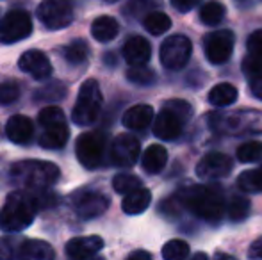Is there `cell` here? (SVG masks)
<instances>
[{"label":"cell","instance_id":"6da1fadb","mask_svg":"<svg viewBox=\"0 0 262 260\" xmlns=\"http://www.w3.org/2000/svg\"><path fill=\"white\" fill-rule=\"evenodd\" d=\"M57 198L50 189H24L13 191L6 200L0 212V230L7 233H18L29 228L34 221L36 214L41 208L54 207Z\"/></svg>","mask_w":262,"mask_h":260},{"label":"cell","instance_id":"7a4b0ae2","mask_svg":"<svg viewBox=\"0 0 262 260\" xmlns=\"http://www.w3.org/2000/svg\"><path fill=\"white\" fill-rule=\"evenodd\" d=\"M182 207H187L198 218L217 223L223 216V193L216 185H187L177 195Z\"/></svg>","mask_w":262,"mask_h":260},{"label":"cell","instance_id":"3957f363","mask_svg":"<svg viewBox=\"0 0 262 260\" xmlns=\"http://www.w3.org/2000/svg\"><path fill=\"white\" fill-rule=\"evenodd\" d=\"M11 177L31 189L50 187L61 177L59 168L45 160H20L11 166Z\"/></svg>","mask_w":262,"mask_h":260},{"label":"cell","instance_id":"277c9868","mask_svg":"<svg viewBox=\"0 0 262 260\" xmlns=\"http://www.w3.org/2000/svg\"><path fill=\"white\" fill-rule=\"evenodd\" d=\"M102 104H104V97H102L100 86L95 79H88L80 86L75 107L72 111L73 123L79 127H88L95 123L100 114Z\"/></svg>","mask_w":262,"mask_h":260},{"label":"cell","instance_id":"5b68a950","mask_svg":"<svg viewBox=\"0 0 262 260\" xmlns=\"http://www.w3.org/2000/svg\"><path fill=\"white\" fill-rule=\"evenodd\" d=\"M107 152V137L104 132H84L75 141V155L79 162L88 170H97L104 162Z\"/></svg>","mask_w":262,"mask_h":260},{"label":"cell","instance_id":"8992f818","mask_svg":"<svg viewBox=\"0 0 262 260\" xmlns=\"http://www.w3.org/2000/svg\"><path fill=\"white\" fill-rule=\"evenodd\" d=\"M193 52V45L191 39L182 34H173L162 41L161 50H159V57L164 68L168 69H180L187 64Z\"/></svg>","mask_w":262,"mask_h":260},{"label":"cell","instance_id":"52a82bcc","mask_svg":"<svg viewBox=\"0 0 262 260\" xmlns=\"http://www.w3.org/2000/svg\"><path fill=\"white\" fill-rule=\"evenodd\" d=\"M31 32H32V18L24 9L9 11L0 20V43H4V45L21 41V39L29 38Z\"/></svg>","mask_w":262,"mask_h":260},{"label":"cell","instance_id":"ba28073f","mask_svg":"<svg viewBox=\"0 0 262 260\" xmlns=\"http://www.w3.org/2000/svg\"><path fill=\"white\" fill-rule=\"evenodd\" d=\"M36 14L50 31L64 29L73 21V7L68 0H43L38 6Z\"/></svg>","mask_w":262,"mask_h":260},{"label":"cell","instance_id":"9c48e42d","mask_svg":"<svg viewBox=\"0 0 262 260\" xmlns=\"http://www.w3.org/2000/svg\"><path fill=\"white\" fill-rule=\"evenodd\" d=\"M235 36L232 31L223 29V31H214L205 36L204 39V52L205 57L212 64H223L230 59L234 52Z\"/></svg>","mask_w":262,"mask_h":260},{"label":"cell","instance_id":"30bf717a","mask_svg":"<svg viewBox=\"0 0 262 260\" xmlns=\"http://www.w3.org/2000/svg\"><path fill=\"white\" fill-rule=\"evenodd\" d=\"M111 160L113 164L120 168H132L139 159L141 153V145L139 141L130 134H121L111 145Z\"/></svg>","mask_w":262,"mask_h":260},{"label":"cell","instance_id":"8fae6325","mask_svg":"<svg viewBox=\"0 0 262 260\" xmlns=\"http://www.w3.org/2000/svg\"><path fill=\"white\" fill-rule=\"evenodd\" d=\"M234 170V160L228 155L220 152L207 153L204 159L198 162L196 175L205 180H214V178H225Z\"/></svg>","mask_w":262,"mask_h":260},{"label":"cell","instance_id":"7c38bea8","mask_svg":"<svg viewBox=\"0 0 262 260\" xmlns=\"http://www.w3.org/2000/svg\"><path fill=\"white\" fill-rule=\"evenodd\" d=\"M109 198L95 191H82L75 196V212L82 219H93L109 208Z\"/></svg>","mask_w":262,"mask_h":260},{"label":"cell","instance_id":"4fadbf2b","mask_svg":"<svg viewBox=\"0 0 262 260\" xmlns=\"http://www.w3.org/2000/svg\"><path fill=\"white\" fill-rule=\"evenodd\" d=\"M184 123L186 122L177 112L164 105L157 118H154V134L162 141H173L182 134Z\"/></svg>","mask_w":262,"mask_h":260},{"label":"cell","instance_id":"5bb4252c","mask_svg":"<svg viewBox=\"0 0 262 260\" xmlns=\"http://www.w3.org/2000/svg\"><path fill=\"white\" fill-rule=\"evenodd\" d=\"M21 72L32 75L36 80H45L52 75V64H50L49 57L41 52V50H27L21 54L20 61H18Z\"/></svg>","mask_w":262,"mask_h":260},{"label":"cell","instance_id":"9a60e30c","mask_svg":"<svg viewBox=\"0 0 262 260\" xmlns=\"http://www.w3.org/2000/svg\"><path fill=\"white\" fill-rule=\"evenodd\" d=\"M104 248V239L98 235H84V237H73L72 241H68L64 248L66 257L73 260H82L95 257L97 253H100Z\"/></svg>","mask_w":262,"mask_h":260},{"label":"cell","instance_id":"2e32d148","mask_svg":"<svg viewBox=\"0 0 262 260\" xmlns=\"http://www.w3.org/2000/svg\"><path fill=\"white\" fill-rule=\"evenodd\" d=\"M34 134V125H32L31 118L24 114H14L7 120L6 123V135L11 143L16 145H27L32 139Z\"/></svg>","mask_w":262,"mask_h":260},{"label":"cell","instance_id":"e0dca14e","mask_svg":"<svg viewBox=\"0 0 262 260\" xmlns=\"http://www.w3.org/2000/svg\"><path fill=\"white\" fill-rule=\"evenodd\" d=\"M152 56V46L143 36H132L123 45V59L130 66L146 64Z\"/></svg>","mask_w":262,"mask_h":260},{"label":"cell","instance_id":"ac0fdd59","mask_svg":"<svg viewBox=\"0 0 262 260\" xmlns=\"http://www.w3.org/2000/svg\"><path fill=\"white\" fill-rule=\"evenodd\" d=\"M154 118H156V116H154L152 105L138 104L125 111L123 118H121V123H123V127L128 130H143L154 122Z\"/></svg>","mask_w":262,"mask_h":260},{"label":"cell","instance_id":"d6986e66","mask_svg":"<svg viewBox=\"0 0 262 260\" xmlns=\"http://www.w3.org/2000/svg\"><path fill=\"white\" fill-rule=\"evenodd\" d=\"M55 257V251L49 243L38 239H25L21 237L18 246V258L25 260H50Z\"/></svg>","mask_w":262,"mask_h":260},{"label":"cell","instance_id":"ffe728a7","mask_svg":"<svg viewBox=\"0 0 262 260\" xmlns=\"http://www.w3.org/2000/svg\"><path fill=\"white\" fill-rule=\"evenodd\" d=\"M123 196L125 198H123V203H121V208H123L125 214H130V216L141 214L152 203V193L143 187V185H139L138 189L127 193Z\"/></svg>","mask_w":262,"mask_h":260},{"label":"cell","instance_id":"44dd1931","mask_svg":"<svg viewBox=\"0 0 262 260\" xmlns=\"http://www.w3.org/2000/svg\"><path fill=\"white\" fill-rule=\"evenodd\" d=\"M166 162H168V152L164 146L161 145H152L146 148V152L143 153L141 159V168L150 175H157L164 170Z\"/></svg>","mask_w":262,"mask_h":260},{"label":"cell","instance_id":"7402d4cb","mask_svg":"<svg viewBox=\"0 0 262 260\" xmlns=\"http://www.w3.org/2000/svg\"><path fill=\"white\" fill-rule=\"evenodd\" d=\"M70 132L66 123H55V125L45 127V132L39 137V146L47 150H59L68 143Z\"/></svg>","mask_w":262,"mask_h":260},{"label":"cell","instance_id":"603a6c76","mask_svg":"<svg viewBox=\"0 0 262 260\" xmlns=\"http://www.w3.org/2000/svg\"><path fill=\"white\" fill-rule=\"evenodd\" d=\"M120 32V23L116 21V18L113 16H98L97 20L91 23V34L97 41L100 43H109Z\"/></svg>","mask_w":262,"mask_h":260},{"label":"cell","instance_id":"cb8c5ba5","mask_svg":"<svg viewBox=\"0 0 262 260\" xmlns=\"http://www.w3.org/2000/svg\"><path fill=\"white\" fill-rule=\"evenodd\" d=\"M237 87L234 84L221 82L209 91V102L216 107H228L237 100Z\"/></svg>","mask_w":262,"mask_h":260},{"label":"cell","instance_id":"d4e9b609","mask_svg":"<svg viewBox=\"0 0 262 260\" xmlns=\"http://www.w3.org/2000/svg\"><path fill=\"white\" fill-rule=\"evenodd\" d=\"M143 27H145L150 34L161 36L171 29V18L166 13H162V11L154 9L145 14V18H143Z\"/></svg>","mask_w":262,"mask_h":260},{"label":"cell","instance_id":"484cf974","mask_svg":"<svg viewBox=\"0 0 262 260\" xmlns=\"http://www.w3.org/2000/svg\"><path fill=\"white\" fill-rule=\"evenodd\" d=\"M225 13H227V9L223 4H220L217 0H209L200 9V21L204 25H217L223 20Z\"/></svg>","mask_w":262,"mask_h":260},{"label":"cell","instance_id":"4316f807","mask_svg":"<svg viewBox=\"0 0 262 260\" xmlns=\"http://www.w3.org/2000/svg\"><path fill=\"white\" fill-rule=\"evenodd\" d=\"M62 56L70 64H82L90 56V46H88V43L84 39H75L68 46H64Z\"/></svg>","mask_w":262,"mask_h":260},{"label":"cell","instance_id":"83f0119b","mask_svg":"<svg viewBox=\"0 0 262 260\" xmlns=\"http://www.w3.org/2000/svg\"><path fill=\"white\" fill-rule=\"evenodd\" d=\"M237 185L245 193H260L262 191V166L257 170L243 171L237 178Z\"/></svg>","mask_w":262,"mask_h":260},{"label":"cell","instance_id":"f1b7e54d","mask_svg":"<svg viewBox=\"0 0 262 260\" xmlns=\"http://www.w3.org/2000/svg\"><path fill=\"white\" fill-rule=\"evenodd\" d=\"M66 97V86L62 82H50L45 87L38 89V93L34 94L36 102H47V104H54Z\"/></svg>","mask_w":262,"mask_h":260},{"label":"cell","instance_id":"f546056e","mask_svg":"<svg viewBox=\"0 0 262 260\" xmlns=\"http://www.w3.org/2000/svg\"><path fill=\"white\" fill-rule=\"evenodd\" d=\"M237 160L239 162H245V164H250V162H259L262 160V143L260 141H250V143H245L237 148Z\"/></svg>","mask_w":262,"mask_h":260},{"label":"cell","instance_id":"4dcf8cb0","mask_svg":"<svg viewBox=\"0 0 262 260\" xmlns=\"http://www.w3.org/2000/svg\"><path fill=\"white\" fill-rule=\"evenodd\" d=\"M127 79L134 84H139V86H148L156 80V73L146 64H136L130 66V69L127 72Z\"/></svg>","mask_w":262,"mask_h":260},{"label":"cell","instance_id":"1f68e13d","mask_svg":"<svg viewBox=\"0 0 262 260\" xmlns=\"http://www.w3.org/2000/svg\"><path fill=\"white\" fill-rule=\"evenodd\" d=\"M162 257L166 260H182L189 257V246H187L186 241L180 239L168 241L162 248Z\"/></svg>","mask_w":262,"mask_h":260},{"label":"cell","instance_id":"d6a6232c","mask_svg":"<svg viewBox=\"0 0 262 260\" xmlns=\"http://www.w3.org/2000/svg\"><path fill=\"white\" fill-rule=\"evenodd\" d=\"M250 214V200L243 196H232L228 203V218L232 221H245Z\"/></svg>","mask_w":262,"mask_h":260},{"label":"cell","instance_id":"836d02e7","mask_svg":"<svg viewBox=\"0 0 262 260\" xmlns=\"http://www.w3.org/2000/svg\"><path fill=\"white\" fill-rule=\"evenodd\" d=\"M141 185V180L130 173H120L113 178V189L118 195H127Z\"/></svg>","mask_w":262,"mask_h":260},{"label":"cell","instance_id":"e575fe53","mask_svg":"<svg viewBox=\"0 0 262 260\" xmlns=\"http://www.w3.org/2000/svg\"><path fill=\"white\" fill-rule=\"evenodd\" d=\"M241 68H243V73H245L250 80L262 77V54L250 52L248 56L243 59Z\"/></svg>","mask_w":262,"mask_h":260},{"label":"cell","instance_id":"d590c367","mask_svg":"<svg viewBox=\"0 0 262 260\" xmlns=\"http://www.w3.org/2000/svg\"><path fill=\"white\" fill-rule=\"evenodd\" d=\"M162 4V0H130L128 6L125 7V13L130 14V16H145L146 13L157 9Z\"/></svg>","mask_w":262,"mask_h":260},{"label":"cell","instance_id":"8d00e7d4","mask_svg":"<svg viewBox=\"0 0 262 260\" xmlns=\"http://www.w3.org/2000/svg\"><path fill=\"white\" fill-rule=\"evenodd\" d=\"M38 122L41 127L55 125V123H64V112L57 105H47L38 114Z\"/></svg>","mask_w":262,"mask_h":260},{"label":"cell","instance_id":"74e56055","mask_svg":"<svg viewBox=\"0 0 262 260\" xmlns=\"http://www.w3.org/2000/svg\"><path fill=\"white\" fill-rule=\"evenodd\" d=\"M21 237L7 235L0 237V260H13L18 258V246H20Z\"/></svg>","mask_w":262,"mask_h":260},{"label":"cell","instance_id":"f35d334b","mask_svg":"<svg viewBox=\"0 0 262 260\" xmlns=\"http://www.w3.org/2000/svg\"><path fill=\"white\" fill-rule=\"evenodd\" d=\"M20 98V86L13 80L0 86V105H11Z\"/></svg>","mask_w":262,"mask_h":260},{"label":"cell","instance_id":"ab89813d","mask_svg":"<svg viewBox=\"0 0 262 260\" xmlns=\"http://www.w3.org/2000/svg\"><path fill=\"white\" fill-rule=\"evenodd\" d=\"M166 107L171 109L173 112H177L184 122H187V120L193 116V107H191L186 100H169L168 104H166Z\"/></svg>","mask_w":262,"mask_h":260},{"label":"cell","instance_id":"60d3db41","mask_svg":"<svg viewBox=\"0 0 262 260\" xmlns=\"http://www.w3.org/2000/svg\"><path fill=\"white\" fill-rule=\"evenodd\" d=\"M246 46H248L250 52L262 54V29L252 32V36H250L248 41H246Z\"/></svg>","mask_w":262,"mask_h":260},{"label":"cell","instance_id":"b9f144b4","mask_svg":"<svg viewBox=\"0 0 262 260\" xmlns=\"http://www.w3.org/2000/svg\"><path fill=\"white\" fill-rule=\"evenodd\" d=\"M169 2H171V6L175 7L177 11H180V13H189V11L194 9L202 0H169Z\"/></svg>","mask_w":262,"mask_h":260},{"label":"cell","instance_id":"7bdbcfd3","mask_svg":"<svg viewBox=\"0 0 262 260\" xmlns=\"http://www.w3.org/2000/svg\"><path fill=\"white\" fill-rule=\"evenodd\" d=\"M248 257L262 260V237H259V239L252 243V246H250V250H248Z\"/></svg>","mask_w":262,"mask_h":260},{"label":"cell","instance_id":"ee69618b","mask_svg":"<svg viewBox=\"0 0 262 260\" xmlns=\"http://www.w3.org/2000/svg\"><path fill=\"white\" fill-rule=\"evenodd\" d=\"M128 258L134 260V258H145V260H150L152 258V255L148 253V251H134V253L128 255Z\"/></svg>","mask_w":262,"mask_h":260},{"label":"cell","instance_id":"f6af8a7d","mask_svg":"<svg viewBox=\"0 0 262 260\" xmlns=\"http://www.w3.org/2000/svg\"><path fill=\"white\" fill-rule=\"evenodd\" d=\"M107 4H114V2H118V0H105Z\"/></svg>","mask_w":262,"mask_h":260}]
</instances>
